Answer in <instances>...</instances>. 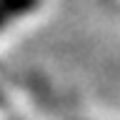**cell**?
<instances>
[{
  "instance_id": "6da1fadb",
  "label": "cell",
  "mask_w": 120,
  "mask_h": 120,
  "mask_svg": "<svg viewBox=\"0 0 120 120\" xmlns=\"http://www.w3.org/2000/svg\"><path fill=\"white\" fill-rule=\"evenodd\" d=\"M40 0H0V30L5 28L10 20L22 18L25 13H30Z\"/></svg>"
}]
</instances>
